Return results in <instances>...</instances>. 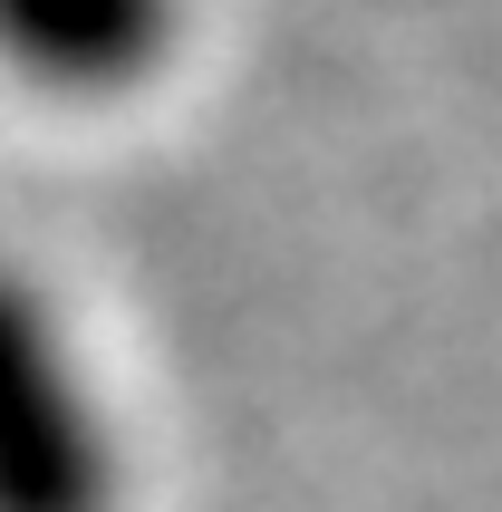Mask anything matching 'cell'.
<instances>
[{
	"mask_svg": "<svg viewBox=\"0 0 502 512\" xmlns=\"http://www.w3.org/2000/svg\"><path fill=\"white\" fill-rule=\"evenodd\" d=\"M0 512H116V435L20 271H0Z\"/></svg>",
	"mask_w": 502,
	"mask_h": 512,
	"instance_id": "1",
	"label": "cell"
},
{
	"mask_svg": "<svg viewBox=\"0 0 502 512\" xmlns=\"http://www.w3.org/2000/svg\"><path fill=\"white\" fill-rule=\"evenodd\" d=\"M174 49V0H0V68L58 97H116Z\"/></svg>",
	"mask_w": 502,
	"mask_h": 512,
	"instance_id": "2",
	"label": "cell"
}]
</instances>
